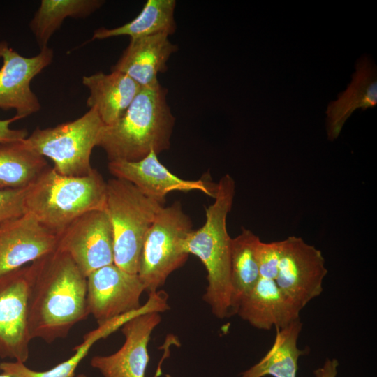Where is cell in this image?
<instances>
[{"label":"cell","mask_w":377,"mask_h":377,"mask_svg":"<svg viewBox=\"0 0 377 377\" xmlns=\"http://www.w3.org/2000/svg\"><path fill=\"white\" fill-rule=\"evenodd\" d=\"M29 328L46 343L66 337L89 315L87 277L66 253L56 249L30 265Z\"/></svg>","instance_id":"1"},{"label":"cell","mask_w":377,"mask_h":377,"mask_svg":"<svg viewBox=\"0 0 377 377\" xmlns=\"http://www.w3.org/2000/svg\"><path fill=\"white\" fill-rule=\"evenodd\" d=\"M167 95L158 81L143 87L125 114L104 126L98 146L109 161H136L152 151L158 155L170 148L175 118Z\"/></svg>","instance_id":"2"},{"label":"cell","mask_w":377,"mask_h":377,"mask_svg":"<svg viewBox=\"0 0 377 377\" xmlns=\"http://www.w3.org/2000/svg\"><path fill=\"white\" fill-rule=\"evenodd\" d=\"M235 195V182L226 174L216 184L214 202L205 209L204 225L192 230L182 240V251L197 256L207 272V286L203 295L212 313L218 318L230 316L231 237L226 220Z\"/></svg>","instance_id":"3"},{"label":"cell","mask_w":377,"mask_h":377,"mask_svg":"<svg viewBox=\"0 0 377 377\" xmlns=\"http://www.w3.org/2000/svg\"><path fill=\"white\" fill-rule=\"evenodd\" d=\"M107 182L96 169L84 176H67L48 166L27 188L26 213L59 236L81 215L105 209Z\"/></svg>","instance_id":"4"},{"label":"cell","mask_w":377,"mask_h":377,"mask_svg":"<svg viewBox=\"0 0 377 377\" xmlns=\"http://www.w3.org/2000/svg\"><path fill=\"white\" fill-rule=\"evenodd\" d=\"M163 206L126 180L107 182L105 210L112 229L114 265L137 274L145 237Z\"/></svg>","instance_id":"5"},{"label":"cell","mask_w":377,"mask_h":377,"mask_svg":"<svg viewBox=\"0 0 377 377\" xmlns=\"http://www.w3.org/2000/svg\"><path fill=\"white\" fill-rule=\"evenodd\" d=\"M104 126L96 110L91 108L73 121L54 127L36 128L22 143L29 149L50 158L59 173L84 176L94 169L91 154L98 146Z\"/></svg>","instance_id":"6"},{"label":"cell","mask_w":377,"mask_h":377,"mask_svg":"<svg viewBox=\"0 0 377 377\" xmlns=\"http://www.w3.org/2000/svg\"><path fill=\"white\" fill-rule=\"evenodd\" d=\"M191 230V220L179 201L160 209L145 237L137 272L149 295L186 261L189 255L182 242Z\"/></svg>","instance_id":"7"},{"label":"cell","mask_w":377,"mask_h":377,"mask_svg":"<svg viewBox=\"0 0 377 377\" xmlns=\"http://www.w3.org/2000/svg\"><path fill=\"white\" fill-rule=\"evenodd\" d=\"M280 260L275 280L279 288L302 310L323 290L327 274L322 252L302 237L280 240Z\"/></svg>","instance_id":"8"},{"label":"cell","mask_w":377,"mask_h":377,"mask_svg":"<svg viewBox=\"0 0 377 377\" xmlns=\"http://www.w3.org/2000/svg\"><path fill=\"white\" fill-rule=\"evenodd\" d=\"M30 265L0 277V357L25 363L32 339L29 328Z\"/></svg>","instance_id":"9"},{"label":"cell","mask_w":377,"mask_h":377,"mask_svg":"<svg viewBox=\"0 0 377 377\" xmlns=\"http://www.w3.org/2000/svg\"><path fill=\"white\" fill-rule=\"evenodd\" d=\"M57 249L66 253L87 277L114 263L113 234L105 209L88 212L58 236Z\"/></svg>","instance_id":"10"},{"label":"cell","mask_w":377,"mask_h":377,"mask_svg":"<svg viewBox=\"0 0 377 377\" xmlns=\"http://www.w3.org/2000/svg\"><path fill=\"white\" fill-rule=\"evenodd\" d=\"M87 301L89 314L98 326L139 309L145 288L138 274L111 264L87 276Z\"/></svg>","instance_id":"11"},{"label":"cell","mask_w":377,"mask_h":377,"mask_svg":"<svg viewBox=\"0 0 377 377\" xmlns=\"http://www.w3.org/2000/svg\"><path fill=\"white\" fill-rule=\"evenodd\" d=\"M54 53L47 47L36 56L23 57L6 41H0V109L15 110L20 119L37 112L40 104L31 89V82L52 61Z\"/></svg>","instance_id":"12"},{"label":"cell","mask_w":377,"mask_h":377,"mask_svg":"<svg viewBox=\"0 0 377 377\" xmlns=\"http://www.w3.org/2000/svg\"><path fill=\"white\" fill-rule=\"evenodd\" d=\"M58 236L33 215L22 216L0 226V277L57 249Z\"/></svg>","instance_id":"13"},{"label":"cell","mask_w":377,"mask_h":377,"mask_svg":"<svg viewBox=\"0 0 377 377\" xmlns=\"http://www.w3.org/2000/svg\"><path fill=\"white\" fill-rule=\"evenodd\" d=\"M161 320L156 311L144 312L130 318L121 327L125 338L121 347L109 355L94 356L91 366L103 377H145L149 360L147 346Z\"/></svg>","instance_id":"14"},{"label":"cell","mask_w":377,"mask_h":377,"mask_svg":"<svg viewBox=\"0 0 377 377\" xmlns=\"http://www.w3.org/2000/svg\"><path fill=\"white\" fill-rule=\"evenodd\" d=\"M109 172L116 178L126 180L147 197L164 205L166 195L172 191H199L214 198L216 184L207 180H187L170 172L151 151L136 161H109Z\"/></svg>","instance_id":"15"},{"label":"cell","mask_w":377,"mask_h":377,"mask_svg":"<svg viewBox=\"0 0 377 377\" xmlns=\"http://www.w3.org/2000/svg\"><path fill=\"white\" fill-rule=\"evenodd\" d=\"M302 310L277 286L275 280L260 277L240 302L236 314L253 327L283 328L300 319Z\"/></svg>","instance_id":"16"},{"label":"cell","mask_w":377,"mask_h":377,"mask_svg":"<svg viewBox=\"0 0 377 377\" xmlns=\"http://www.w3.org/2000/svg\"><path fill=\"white\" fill-rule=\"evenodd\" d=\"M177 50L165 34L131 38L112 71L128 75L142 87L149 86L167 71L168 61Z\"/></svg>","instance_id":"17"},{"label":"cell","mask_w":377,"mask_h":377,"mask_svg":"<svg viewBox=\"0 0 377 377\" xmlns=\"http://www.w3.org/2000/svg\"><path fill=\"white\" fill-rule=\"evenodd\" d=\"M355 68L352 81L346 91L327 107L326 130L329 140L333 141L339 137L346 120L355 110H364L377 104L376 65L364 56L357 61Z\"/></svg>","instance_id":"18"},{"label":"cell","mask_w":377,"mask_h":377,"mask_svg":"<svg viewBox=\"0 0 377 377\" xmlns=\"http://www.w3.org/2000/svg\"><path fill=\"white\" fill-rule=\"evenodd\" d=\"M82 82L89 91L87 105L96 110L105 126L114 124L125 114L142 88L130 77L116 71L85 75Z\"/></svg>","instance_id":"19"},{"label":"cell","mask_w":377,"mask_h":377,"mask_svg":"<svg viewBox=\"0 0 377 377\" xmlns=\"http://www.w3.org/2000/svg\"><path fill=\"white\" fill-rule=\"evenodd\" d=\"M302 325L299 319L283 328H276L270 349L258 362L242 372L240 377H297L298 360L309 351L297 346Z\"/></svg>","instance_id":"20"},{"label":"cell","mask_w":377,"mask_h":377,"mask_svg":"<svg viewBox=\"0 0 377 377\" xmlns=\"http://www.w3.org/2000/svg\"><path fill=\"white\" fill-rule=\"evenodd\" d=\"M261 240L251 230L242 228L231 239L230 314L235 315L241 300L254 288L260 279L257 248Z\"/></svg>","instance_id":"21"},{"label":"cell","mask_w":377,"mask_h":377,"mask_svg":"<svg viewBox=\"0 0 377 377\" xmlns=\"http://www.w3.org/2000/svg\"><path fill=\"white\" fill-rule=\"evenodd\" d=\"M175 0H147L140 13L131 21L115 28H99L94 31L92 40L128 36L131 38L158 34L168 36L177 29L174 13Z\"/></svg>","instance_id":"22"},{"label":"cell","mask_w":377,"mask_h":377,"mask_svg":"<svg viewBox=\"0 0 377 377\" xmlns=\"http://www.w3.org/2000/svg\"><path fill=\"white\" fill-rule=\"evenodd\" d=\"M102 0H42L29 27L40 49L47 46L54 33L67 17H86L99 9Z\"/></svg>","instance_id":"23"},{"label":"cell","mask_w":377,"mask_h":377,"mask_svg":"<svg viewBox=\"0 0 377 377\" xmlns=\"http://www.w3.org/2000/svg\"><path fill=\"white\" fill-rule=\"evenodd\" d=\"M45 158L22 141L0 144V189L29 186L48 167Z\"/></svg>","instance_id":"24"},{"label":"cell","mask_w":377,"mask_h":377,"mask_svg":"<svg viewBox=\"0 0 377 377\" xmlns=\"http://www.w3.org/2000/svg\"><path fill=\"white\" fill-rule=\"evenodd\" d=\"M119 328V322L114 320L87 333L83 337V342L73 348L76 353L48 370L34 371L24 363L16 361L1 362L0 370L11 377H74L76 369L94 344Z\"/></svg>","instance_id":"25"},{"label":"cell","mask_w":377,"mask_h":377,"mask_svg":"<svg viewBox=\"0 0 377 377\" xmlns=\"http://www.w3.org/2000/svg\"><path fill=\"white\" fill-rule=\"evenodd\" d=\"M27 188L0 189V226L26 213Z\"/></svg>","instance_id":"26"},{"label":"cell","mask_w":377,"mask_h":377,"mask_svg":"<svg viewBox=\"0 0 377 377\" xmlns=\"http://www.w3.org/2000/svg\"><path fill=\"white\" fill-rule=\"evenodd\" d=\"M280 241L263 242L257 248L260 277L276 280L280 260Z\"/></svg>","instance_id":"27"},{"label":"cell","mask_w":377,"mask_h":377,"mask_svg":"<svg viewBox=\"0 0 377 377\" xmlns=\"http://www.w3.org/2000/svg\"><path fill=\"white\" fill-rule=\"evenodd\" d=\"M20 119H21L17 115L10 119H0V144L22 141L28 136L27 130L13 129L10 127L13 122Z\"/></svg>","instance_id":"28"},{"label":"cell","mask_w":377,"mask_h":377,"mask_svg":"<svg viewBox=\"0 0 377 377\" xmlns=\"http://www.w3.org/2000/svg\"><path fill=\"white\" fill-rule=\"evenodd\" d=\"M339 362L337 359H327L322 367L313 371L315 377H337Z\"/></svg>","instance_id":"29"},{"label":"cell","mask_w":377,"mask_h":377,"mask_svg":"<svg viewBox=\"0 0 377 377\" xmlns=\"http://www.w3.org/2000/svg\"><path fill=\"white\" fill-rule=\"evenodd\" d=\"M0 377H11V376L1 373L0 374ZM74 377H88V376L87 375L84 374H79L75 376Z\"/></svg>","instance_id":"30"}]
</instances>
